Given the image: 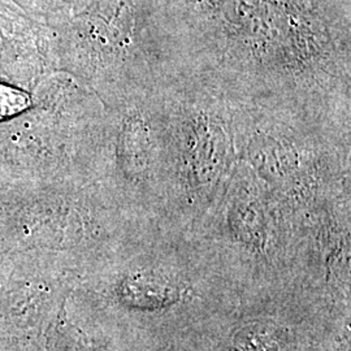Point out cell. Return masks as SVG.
<instances>
[{"instance_id": "6da1fadb", "label": "cell", "mask_w": 351, "mask_h": 351, "mask_svg": "<svg viewBox=\"0 0 351 351\" xmlns=\"http://www.w3.org/2000/svg\"><path fill=\"white\" fill-rule=\"evenodd\" d=\"M29 99L23 91L0 85V120L24 111Z\"/></svg>"}]
</instances>
